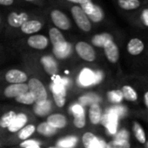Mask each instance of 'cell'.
Instances as JSON below:
<instances>
[{"label": "cell", "instance_id": "cell-1", "mask_svg": "<svg viewBox=\"0 0 148 148\" xmlns=\"http://www.w3.org/2000/svg\"><path fill=\"white\" fill-rule=\"evenodd\" d=\"M68 85L66 79L57 77L52 85V94L55 103L58 107H63L65 104V87Z\"/></svg>", "mask_w": 148, "mask_h": 148}, {"label": "cell", "instance_id": "cell-2", "mask_svg": "<svg viewBox=\"0 0 148 148\" xmlns=\"http://www.w3.org/2000/svg\"><path fill=\"white\" fill-rule=\"evenodd\" d=\"M71 12L77 26L81 31L85 32H89L92 30V23L89 20L87 15L80 8V6L73 5L71 9Z\"/></svg>", "mask_w": 148, "mask_h": 148}, {"label": "cell", "instance_id": "cell-3", "mask_svg": "<svg viewBox=\"0 0 148 148\" xmlns=\"http://www.w3.org/2000/svg\"><path fill=\"white\" fill-rule=\"evenodd\" d=\"M29 90L34 97L36 104L44 103L47 100V92L41 81L37 79H31L29 80Z\"/></svg>", "mask_w": 148, "mask_h": 148}, {"label": "cell", "instance_id": "cell-4", "mask_svg": "<svg viewBox=\"0 0 148 148\" xmlns=\"http://www.w3.org/2000/svg\"><path fill=\"white\" fill-rule=\"evenodd\" d=\"M115 3L120 11L132 15L144 5V0H115Z\"/></svg>", "mask_w": 148, "mask_h": 148}, {"label": "cell", "instance_id": "cell-5", "mask_svg": "<svg viewBox=\"0 0 148 148\" xmlns=\"http://www.w3.org/2000/svg\"><path fill=\"white\" fill-rule=\"evenodd\" d=\"M75 50L79 56L86 61L92 62L96 58V53L93 47L86 42H78L75 45Z\"/></svg>", "mask_w": 148, "mask_h": 148}, {"label": "cell", "instance_id": "cell-6", "mask_svg": "<svg viewBox=\"0 0 148 148\" xmlns=\"http://www.w3.org/2000/svg\"><path fill=\"white\" fill-rule=\"evenodd\" d=\"M50 15L56 28L63 31H67L71 28V21L63 12L59 10H52Z\"/></svg>", "mask_w": 148, "mask_h": 148}, {"label": "cell", "instance_id": "cell-7", "mask_svg": "<svg viewBox=\"0 0 148 148\" xmlns=\"http://www.w3.org/2000/svg\"><path fill=\"white\" fill-rule=\"evenodd\" d=\"M27 20H29V14L27 12H11L7 17V23L10 26L14 28L21 27Z\"/></svg>", "mask_w": 148, "mask_h": 148}, {"label": "cell", "instance_id": "cell-8", "mask_svg": "<svg viewBox=\"0 0 148 148\" xmlns=\"http://www.w3.org/2000/svg\"><path fill=\"white\" fill-rule=\"evenodd\" d=\"M104 51L107 58V59L111 63H117L119 58V50L117 45V44L114 42V40H111L107 42L104 45Z\"/></svg>", "mask_w": 148, "mask_h": 148}, {"label": "cell", "instance_id": "cell-9", "mask_svg": "<svg viewBox=\"0 0 148 148\" xmlns=\"http://www.w3.org/2000/svg\"><path fill=\"white\" fill-rule=\"evenodd\" d=\"M5 79L11 84H24L27 80V75L22 71L13 69L6 72Z\"/></svg>", "mask_w": 148, "mask_h": 148}, {"label": "cell", "instance_id": "cell-10", "mask_svg": "<svg viewBox=\"0 0 148 148\" xmlns=\"http://www.w3.org/2000/svg\"><path fill=\"white\" fill-rule=\"evenodd\" d=\"M131 17L134 24L140 25L143 28H148V8L145 5Z\"/></svg>", "mask_w": 148, "mask_h": 148}, {"label": "cell", "instance_id": "cell-11", "mask_svg": "<svg viewBox=\"0 0 148 148\" xmlns=\"http://www.w3.org/2000/svg\"><path fill=\"white\" fill-rule=\"evenodd\" d=\"M27 44L29 46H31L33 49H37V50H44L48 46L49 44V40L48 38L44 36V35H40V34H36L33 36H31L28 39H27Z\"/></svg>", "mask_w": 148, "mask_h": 148}, {"label": "cell", "instance_id": "cell-12", "mask_svg": "<svg viewBox=\"0 0 148 148\" xmlns=\"http://www.w3.org/2000/svg\"><path fill=\"white\" fill-rule=\"evenodd\" d=\"M118 118L119 116L113 110L109 111L103 118V124L106 126V128L112 134H114L117 132Z\"/></svg>", "mask_w": 148, "mask_h": 148}, {"label": "cell", "instance_id": "cell-13", "mask_svg": "<svg viewBox=\"0 0 148 148\" xmlns=\"http://www.w3.org/2000/svg\"><path fill=\"white\" fill-rule=\"evenodd\" d=\"M29 87L26 84H13L5 89V95L7 98H17L18 96L28 92Z\"/></svg>", "mask_w": 148, "mask_h": 148}, {"label": "cell", "instance_id": "cell-14", "mask_svg": "<svg viewBox=\"0 0 148 148\" xmlns=\"http://www.w3.org/2000/svg\"><path fill=\"white\" fill-rule=\"evenodd\" d=\"M144 49L145 44L138 38H132L127 43V51L132 56L139 55L143 52Z\"/></svg>", "mask_w": 148, "mask_h": 148}, {"label": "cell", "instance_id": "cell-15", "mask_svg": "<svg viewBox=\"0 0 148 148\" xmlns=\"http://www.w3.org/2000/svg\"><path fill=\"white\" fill-rule=\"evenodd\" d=\"M22 32L25 34H34L38 32H39L42 29V23L37 19H32L27 20L21 27H20Z\"/></svg>", "mask_w": 148, "mask_h": 148}, {"label": "cell", "instance_id": "cell-16", "mask_svg": "<svg viewBox=\"0 0 148 148\" xmlns=\"http://www.w3.org/2000/svg\"><path fill=\"white\" fill-rule=\"evenodd\" d=\"M79 83L84 86L95 85V72L88 68H85L79 74Z\"/></svg>", "mask_w": 148, "mask_h": 148}, {"label": "cell", "instance_id": "cell-17", "mask_svg": "<svg viewBox=\"0 0 148 148\" xmlns=\"http://www.w3.org/2000/svg\"><path fill=\"white\" fill-rule=\"evenodd\" d=\"M49 36H50V40H51V44L53 45V48L59 47L61 45H64L66 43L65 38L63 36V34L56 27H53V28L50 29Z\"/></svg>", "mask_w": 148, "mask_h": 148}, {"label": "cell", "instance_id": "cell-18", "mask_svg": "<svg viewBox=\"0 0 148 148\" xmlns=\"http://www.w3.org/2000/svg\"><path fill=\"white\" fill-rule=\"evenodd\" d=\"M82 141L86 148H100L101 145V139L92 132H86L82 137Z\"/></svg>", "mask_w": 148, "mask_h": 148}, {"label": "cell", "instance_id": "cell-19", "mask_svg": "<svg viewBox=\"0 0 148 148\" xmlns=\"http://www.w3.org/2000/svg\"><path fill=\"white\" fill-rule=\"evenodd\" d=\"M26 122H27V116L24 113L18 114L14 119V120L12 121V123L11 124V125L8 127V130L11 132H17L25 125Z\"/></svg>", "mask_w": 148, "mask_h": 148}, {"label": "cell", "instance_id": "cell-20", "mask_svg": "<svg viewBox=\"0 0 148 148\" xmlns=\"http://www.w3.org/2000/svg\"><path fill=\"white\" fill-rule=\"evenodd\" d=\"M111 40H113V36L111 33L102 32L94 35L92 38V43L97 47H104V45Z\"/></svg>", "mask_w": 148, "mask_h": 148}, {"label": "cell", "instance_id": "cell-21", "mask_svg": "<svg viewBox=\"0 0 148 148\" xmlns=\"http://www.w3.org/2000/svg\"><path fill=\"white\" fill-rule=\"evenodd\" d=\"M47 123L56 129L64 128L66 125V119L62 114H51L47 118Z\"/></svg>", "mask_w": 148, "mask_h": 148}, {"label": "cell", "instance_id": "cell-22", "mask_svg": "<svg viewBox=\"0 0 148 148\" xmlns=\"http://www.w3.org/2000/svg\"><path fill=\"white\" fill-rule=\"evenodd\" d=\"M41 63H42L45 71L49 74V75H54V74L57 72L58 66L52 58H51L49 56L43 57L41 58Z\"/></svg>", "mask_w": 148, "mask_h": 148}, {"label": "cell", "instance_id": "cell-23", "mask_svg": "<svg viewBox=\"0 0 148 148\" xmlns=\"http://www.w3.org/2000/svg\"><path fill=\"white\" fill-rule=\"evenodd\" d=\"M87 17L91 22L95 23V24H99V23H101L102 21H104V19L106 18V14H105L104 10L102 9V7L100 5H95L94 11L92 12V14H90Z\"/></svg>", "mask_w": 148, "mask_h": 148}, {"label": "cell", "instance_id": "cell-24", "mask_svg": "<svg viewBox=\"0 0 148 148\" xmlns=\"http://www.w3.org/2000/svg\"><path fill=\"white\" fill-rule=\"evenodd\" d=\"M89 118L93 125H97L101 120V108L100 106L94 103L91 106L89 111Z\"/></svg>", "mask_w": 148, "mask_h": 148}, {"label": "cell", "instance_id": "cell-25", "mask_svg": "<svg viewBox=\"0 0 148 148\" xmlns=\"http://www.w3.org/2000/svg\"><path fill=\"white\" fill-rule=\"evenodd\" d=\"M71 45L67 42L64 45L53 48V53L58 58H65L71 54Z\"/></svg>", "mask_w": 148, "mask_h": 148}, {"label": "cell", "instance_id": "cell-26", "mask_svg": "<svg viewBox=\"0 0 148 148\" xmlns=\"http://www.w3.org/2000/svg\"><path fill=\"white\" fill-rule=\"evenodd\" d=\"M123 98L127 101H135L138 99L137 92L130 86H124L121 89Z\"/></svg>", "mask_w": 148, "mask_h": 148}, {"label": "cell", "instance_id": "cell-27", "mask_svg": "<svg viewBox=\"0 0 148 148\" xmlns=\"http://www.w3.org/2000/svg\"><path fill=\"white\" fill-rule=\"evenodd\" d=\"M77 142H78V138L76 137L70 136L60 139L58 142L57 146L59 148H74Z\"/></svg>", "mask_w": 148, "mask_h": 148}, {"label": "cell", "instance_id": "cell-28", "mask_svg": "<svg viewBox=\"0 0 148 148\" xmlns=\"http://www.w3.org/2000/svg\"><path fill=\"white\" fill-rule=\"evenodd\" d=\"M132 130H133L134 136H135V138L138 139V141L139 143H141V144L145 143V141H146L145 133L144 129H143L142 126L140 125V124L138 123V122H134V123H133Z\"/></svg>", "mask_w": 148, "mask_h": 148}, {"label": "cell", "instance_id": "cell-29", "mask_svg": "<svg viewBox=\"0 0 148 148\" xmlns=\"http://www.w3.org/2000/svg\"><path fill=\"white\" fill-rule=\"evenodd\" d=\"M16 116H17V114L12 111L5 113L1 118H0V126L3 128H8L11 125V124L12 123V121L14 120V119L16 118Z\"/></svg>", "mask_w": 148, "mask_h": 148}, {"label": "cell", "instance_id": "cell-30", "mask_svg": "<svg viewBox=\"0 0 148 148\" xmlns=\"http://www.w3.org/2000/svg\"><path fill=\"white\" fill-rule=\"evenodd\" d=\"M37 131L41 135H44V136H51V135H53L56 132L57 129L54 128V127H52L47 122H45V123H41L38 126Z\"/></svg>", "mask_w": 148, "mask_h": 148}, {"label": "cell", "instance_id": "cell-31", "mask_svg": "<svg viewBox=\"0 0 148 148\" xmlns=\"http://www.w3.org/2000/svg\"><path fill=\"white\" fill-rule=\"evenodd\" d=\"M51 110V102L46 100L44 103L36 104V106L34 108L35 112L39 116H45Z\"/></svg>", "mask_w": 148, "mask_h": 148}, {"label": "cell", "instance_id": "cell-32", "mask_svg": "<svg viewBox=\"0 0 148 148\" xmlns=\"http://www.w3.org/2000/svg\"><path fill=\"white\" fill-rule=\"evenodd\" d=\"M36 130V127L35 125H28L26 126H24L21 130H20V132L18 134V137L20 139L22 140H25L27 139L30 136L32 135V133L35 132Z\"/></svg>", "mask_w": 148, "mask_h": 148}, {"label": "cell", "instance_id": "cell-33", "mask_svg": "<svg viewBox=\"0 0 148 148\" xmlns=\"http://www.w3.org/2000/svg\"><path fill=\"white\" fill-rule=\"evenodd\" d=\"M16 100L18 103L25 104V105H32L35 102L34 97L32 96V94L30 92H26L18 96L16 98Z\"/></svg>", "mask_w": 148, "mask_h": 148}, {"label": "cell", "instance_id": "cell-34", "mask_svg": "<svg viewBox=\"0 0 148 148\" xmlns=\"http://www.w3.org/2000/svg\"><path fill=\"white\" fill-rule=\"evenodd\" d=\"M107 145L109 148H131V145L128 140L114 139L109 142Z\"/></svg>", "mask_w": 148, "mask_h": 148}, {"label": "cell", "instance_id": "cell-35", "mask_svg": "<svg viewBox=\"0 0 148 148\" xmlns=\"http://www.w3.org/2000/svg\"><path fill=\"white\" fill-rule=\"evenodd\" d=\"M74 115V125H75L77 128H83L86 125V115H85V112H80V113H76L73 114Z\"/></svg>", "mask_w": 148, "mask_h": 148}, {"label": "cell", "instance_id": "cell-36", "mask_svg": "<svg viewBox=\"0 0 148 148\" xmlns=\"http://www.w3.org/2000/svg\"><path fill=\"white\" fill-rule=\"evenodd\" d=\"M108 97H109L110 100L114 103H119L123 99L121 91H112L108 93Z\"/></svg>", "mask_w": 148, "mask_h": 148}, {"label": "cell", "instance_id": "cell-37", "mask_svg": "<svg viewBox=\"0 0 148 148\" xmlns=\"http://www.w3.org/2000/svg\"><path fill=\"white\" fill-rule=\"evenodd\" d=\"M128 138H129V135H128V132L126 131H121L120 132H119L117 134V137L115 139H120V140H128Z\"/></svg>", "mask_w": 148, "mask_h": 148}, {"label": "cell", "instance_id": "cell-38", "mask_svg": "<svg viewBox=\"0 0 148 148\" xmlns=\"http://www.w3.org/2000/svg\"><path fill=\"white\" fill-rule=\"evenodd\" d=\"M14 3V0H0V5L10 6Z\"/></svg>", "mask_w": 148, "mask_h": 148}, {"label": "cell", "instance_id": "cell-39", "mask_svg": "<svg viewBox=\"0 0 148 148\" xmlns=\"http://www.w3.org/2000/svg\"><path fill=\"white\" fill-rule=\"evenodd\" d=\"M35 143H38L37 141H35L34 139H31V140H25V141H24V142H22L21 144H20V146L21 147H26L27 145H32V144H35Z\"/></svg>", "mask_w": 148, "mask_h": 148}, {"label": "cell", "instance_id": "cell-40", "mask_svg": "<svg viewBox=\"0 0 148 148\" xmlns=\"http://www.w3.org/2000/svg\"><path fill=\"white\" fill-rule=\"evenodd\" d=\"M102 73L100 72V71H97L96 73H95V85L96 84H98V83H99L100 81H101V79H102Z\"/></svg>", "mask_w": 148, "mask_h": 148}, {"label": "cell", "instance_id": "cell-41", "mask_svg": "<svg viewBox=\"0 0 148 148\" xmlns=\"http://www.w3.org/2000/svg\"><path fill=\"white\" fill-rule=\"evenodd\" d=\"M25 148H41V147H40V145H39L38 143H35V144L29 145H27V146L25 147Z\"/></svg>", "mask_w": 148, "mask_h": 148}, {"label": "cell", "instance_id": "cell-42", "mask_svg": "<svg viewBox=\"0 0 148 148\" xmlns=\"http://www.w3.org/2000/svg\"><path fill=\"white\" fill-rule=\"evenodd\" d=\"M91 1H92V0H79V3H78V4H79V5H80V7H81V6L86 5L87 3H89V2H91Z\"/></svg>", "mask_w": 148, "mask_h": 148}, {"label": "cell", "instance_id": "cell-43", "mask_svg": "<svg viewBox=\"0 0 148 148\" xmlns=\"http://www.w3.org/2000/svg\"><path fill=\"white\" fill-rule=\"evenodd\" d=\"M100 148H109V147H108V145H107L104 140H101V145H100Z\"/></svg>", "mask_w": 148, "mask_h": 148}, {"label": "cell", "instance_id": "cell-44", "mask_svg": "<svg viewBox=\"0 0 148 148\" xmlns=\"http://www.w3.org/2000/svg\"><path fill=\"white\" fill-rule=\"evenodd\" d=\"M145 106L148 108V92H146L145 94Z\"/></svg>", "mask_w": 148, "mask_h": 148}, {"label": "cell", "instance_id": "cell-45", "mask_svg": "<svg viewBox=\"0 0 148 148\" xmlns=\"http://www.w3.org/2000/svg\"><path fill=\"white\" fill-rule=\"evenodd\" d=\"M68 2L73 3V4H78L79 3V0H67Z\"/></svg>", "mask_w": 148, "mask_h": 148}, {"label": "cell", "instance_id": "cell-46", "mask_svg": "<svg viewBox=\"0 0 148 148\" xmlns=\"http://www.w3.org/2000/svg\"><path fill=\"white\" fill-rule=\"evenodd\" d=\"M144 5L148 8V0H144Z\"/></svg>", "mask_w": 148, "mask_h": 148}, {"label": "cell", "instance_id": "cell-47", "mask_svg": "<svg viewBox=\"0 0 148 148\" xmlns=\"http://www.w3.org/2000/svg\"><path fill=\"white\" fill-rule=\"evenodd\" d=\"M48 148H59V147H58V146H50Z\"/></svg>", "mask_w": 148, "mask_h": 148}, {"label": "cell", "instance_id": "cell-48", "mask_svg": "<svg viewBox=\"0 0 148 148\" xmlns=\"http://www.w3.org/2000/svg\"><path fill=\"white\" fill-rule=\"evenodd\" d=\"M25 1H28V2H32L34 0H25Z\"/></svg>", "mask_w": 148, "mask_h": 148}]
</instances>
